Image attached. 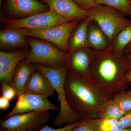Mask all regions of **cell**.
Listing matches in <instances>:
<instances>
[{
  "label": "cell",
  "mask_w": 131,
  "mask_h": 131,
  "mask_svg": "<svg viewBox=\"0 0 131 131\" xmlns=\"http://www.w3.org/2000/svg\"><path fill=\"white\" fill-rule=\"evenodd\" d=\"M64 88L69 106L82 119L98 118L103 106L113 98L93 82L78 77L68 70Z\"/></svg>",
  "instance_id": "1"
},
{
  "label": "cell",
  "mask_w": 131,
  "mask_h": 131,
  "mask_svg": "<svg viewBox=\"0 0 131 131\" xmlns=\"http://www.w3.org/2000/svg\"><path fill=\"white\" fill-rule=\"evenodd\" d=\"M130 69L123 57H118L111 48L94 54L90 80L114 98L130 86L127 78Z\"/></svg>",
  "instance_id": "2"
},
{
  "label": "cell",
  "mask_w": 131,
  "mask_h": 131,
  "mask_svg": "<svg viewBox=\"0 0 131 131\" xmlns=\"http://www.w3.org/2000/svg\"><path fill=\"white\" fill-rule=\"evenodd\" d=\"M35 69L39 71L47 78L57 92L60 102V110L52 125L61 127L65 124H74L82 119L69 106L64 90V82L68 71V66L58 69L47 68L39 63H34Z\"/></svg>",
  "instance_id": "3"
},
{
  "label": "cell",
  "mask_w": 131,
  "mask_h": 131,
  "mask_svg": "<svg viewBox=\"0 0 131 131\" xmlns=\"http://www.w3.org/2000/svg\"><path fill=\"white\" fill-rule=\"evenodd\" d=\"M26 40L30 47V51L23 61L40 64L51 69L68 66L70 59L69 53L64 52L47 41L33 38H27Z\"/></svg>",
  "instance_id": "4"
},
{
  "label": "cell",
  "mask_w": 131,
  "mask_h": 131,
  "mask_svg": "<svg viewBox=\"0 0 131 131\" xmlns=\"http://www.w3.org/2000/svg\"><path fill=\"white\" fill-rule=\"evenodd\" d=\"M88 18L98 24L112 45L117 34L131 24V20L114 8L101 5H94L87 9Z\"/></svg>",
  "instance_id": "5"
},
{
  "label": "cell",
  "mask_w": 131,
  "mask_h": 131,
  "mask_svg": "<svg viewBox=\"0 0 131 131\" xmlns=\"http://www.w3.org/2000/svg\"><path fill=\"white\" fill-rule=\"evenodd\" d=\"M5 26L8 28L20 30H43L60 25L69 21L49 9L20 19H4Z\"/></svg>",
  "instance_id": "6"
},
{
  "label": "cell",
  "mask_w": 131,
  "mask_h": 131,
  "mask_svg": "<svg viewBox=\"0 0 131 131\" xmlns=\"http://www.w3.org/2000/svg\"><path fill=\"white\" fill-rule=\"evenodd\" d=\"M49 110L14 115L1 121V131H38L49 121Z\"/></svg>",
  "instance_id": "7"
},
{
  "label": "cell",
  "mask_w": 131,
  "mask_h": 131,
  "mask_svg": "<svg viewBox=\"0 0 131 131\" xmlns=\"http://www.w3.org/2000/svg\"><path fill=\"white\" fill-rule=\"evenodd\" d=\"M80 20L68 21L43 30H18L25 36L38 38L54 44L62 51L69 53V43L71 33Z\"/></svg>",
  "instance_id": "8"
},
{
  "label": "cell",
  "mask_w": 131,
  "mask_h": 131,
  "mask_svg": "<svg viewBox=\"0 0 131 131\" xmlns=\"http://www.w3.org/2000/svg\"><path fill=\"white\" fill-rule=\"evenodd\" d=\"M59 108L49 100L46 96L37 94L24 93L18 96L15 105L2 120H5L12 115L33 111L55 110Z\"/></svg>",
  "instance_id": "9"
},
{
  "label": "cell",
  "mask_w": 131,
  "mask_h": 131,
  "mask_svg": "<svg viewBox=\"0 0 131 131\" xmlns=\"http://www.w3.org/2000/svg\"><path fill=\"white\" fill-rule=\"evenodd\" d=\"M70 54L68 71L82 79L90 80L94 54L88 48L78 50Z\"/></svg>",
  "instance_id": "10"
},
{
  "label": "cell",
  "mask_w": 131,
  "mask_h": 131,
  "mask_svg": "<svg viewBox=\"0 0 131 131\" xmlns=\"http://www.w3.org/2000/svg\"><path fill=\"white\" fill-rule=\"evenodd\" d=\"M30 51L24 49L14 52H0V80L2 83L12 85L16 66L26 58Z\"/></svg>",
  "instance_id": "11"
},
{
  "label": "cell",
  "mask_w": 131,
  "mask_h": 131,
  "mask_svg": "<svg viewBox=\"0 0 131 131\" xmlns=\"http://www.w3.org/2000/svg\"><path fill=\"white\" fill-rule=\"evenodd\" d=\"M50 10L69 20H83L88 17L86 10L78 6L73 0H42Z\"/></svg>",
  "instance_id": "12"
},
{
  "label": "cell",
  "mask_w": 131,
  "mask_h": 131,
  "mask_svg": "<svg viewBox=\"0 0 131 131\" xmlns=\"http://www.w3.org/2000/svg\"><path fill=\"white\" fill-rule=\"evenodd\" d=\"M6 6L9 14L16 19L26 18L50 9L46 4L37 0H7Z\"/></svg>",
  "instance_id": "13"
},
{
  "label": "cell",
  "mask_w": 131,
  "mask_h": 131,
  "mask_svg": "<svg viewBox=\"0 0 131 131\" xmlns=\"http://www.w3.org/2000/svg\"><path fill=\"white\" fill-rule=\"evenodd\" d=\"M110 40L96 22L90 21L87 35V48L94 54L112 48Z\"/></svg>",
  "instance_id": "14"
},
{
  "label": "cell",
  "mask_w": 131,
  "mask_h": 131,
  "mask_svg": "<svg viewBox=\"0 0 131 131\" xmlns=\"http://www.w3.org/2000/svg\"><path fill=\"white\" fill-rule=\"evenodd\" d=\"M55 91L47 78L36 69L29 77L25 89V93L41 95L47 98L54 96Z\"/></svg>",
  "instance_id": "15"
},
{
  "label": "cell",
  "mask_w": 131,
  "mask_h": 131,
  "mask_svg": "<svg viewBox=\"0 0 131 131\" xmlns=\"http://www.w3.org/2000/svg\"><path fill=\"white\" fill-rule=\"evenodd\" d=\"M35 70L34 64L22 61L16 66L13 75L12 85L17 96L25 93V87L32 73Z\"/></svg>",
  "instance_id": "16"
},
{
  "label": "cell",
  "mask_w": 131,
  "mask_h": 131,
  "mask_svg": "<svg viewBox=\"0 0 131 131\" xmlns=\"http://www.w3.org/2000/svg\"><path fill=\"white\" fill-rule=\"evenodd\" d=\"M90 21L88 17L75 27L69 40V54L78 50L87 48V35Z\"/></svg>",
  "instance_id": "17"
},
{
  "label": "cell",
  "mask_w": 131,
  "mask_h": 131,
  "mask_svg": "<svg viewBox=\"0 0 131 131\" xmlns=\"http://www.w3.org/2000/svg\"><path fill=\"white\" fill-rule=\"evenodd\" d=\"M28 44L25 36L16 29L7 28L0 32L1 49H17L26 47Z\"/></svg>",
  "instance_id": "18"
},
{
  "label": "cell",
  "mask_w": 131,
  "mask_h": 131,
  "mask_svg": "<svg viewBox=\"0 0 131 131\" xmlns=\"http://www.w3.org/2000/svg\"><path fill=\"white\" fill-rule=\"evenodd\" d=\"M131 43V24L119 32L112 43V51L118 57H122L125 49Z\"/></svg>",
  "instance_id": "19"
},
{
  "label": "cell",
  "mask_w": 131,
  "mask_h": 131,
  "mask_svg": "<svg viewBox=\"0 0 131 131\" xmlns=\"http://www.w3.org/2000/svg\"><path fill=\"white\" fill-rule=\"evenodd\" d=\"M127 112L121 109L113 99L103 106L99 114V118H110L119 120Z\"/></svg>",
  "instance_id": "20"
},
{
  "label": "cell",
  "mask_w": 131,
  "mask_h": 131,
  "mask_svg": "<svg viewBox=\"0 0 131 131\" xmlns=\"http://www.w3.org/2000/svg\"><path fill=\"white\" fill-rule=\"evenodd\" d=\"M96 5L109 6L119 11L124 16H130V3L127 0H96Z\"/></svg>",
  "instance_id": "21"
},
{
  "label": "cell",
  "mask_w": 131,
  "mask_h": 131,
  "mask_svg": "<svg viewBox=\"0 0 131 131\" xmlns=\"http://www.w3.org/2000/svg\"><path fill=\"white\" fill-rule=\"evenodd\" d=\"M119 107L125 112L131 111V91H125L118 94L113 98Z\"/></svg>",
  "instance_id": "22"
},
{
  "label": "cell",
  "mask_w": 131,
  "mask_h": 131,
  "mask_svg": "<svg viewBox=\"0 0 131 131\" xmlns=\"http://www.w3.org/2000/svg\"><path fill=\"white\" fill-rule=\"evenodd\" d=\"M99 121V118L83 119L72 131H100Z\"/></svg>",
  "instance_id": "23"
},
{
  "label": "cell",
  "mask_w": 131,
  "mask_h": 131,
  "mask_svg": "<svg viewBox=\"0 0 131 131\" xmlns=\"http://www.w3.org/2000/svg\"><path fill=\"white\" fill-rule=\"evenodd\" d=\"M119 127L118 120L110 118H99L100 131H113Z\"/></svg>",
  "instance_id": "24"
},
{
  "label": "cell",
  "mask_w": 131,
  "mask_h": 131,
  "mask_svg": "<svg viewBox=\"0 0 131 131\" xmlns=\"http://www.w3.org/2000/svg\"><path fill=\"white\" fill-rule=\"evenodd\" d=\"M2 96L11 101L17 96L14 89L10 85L6 83H2Z\"/></svg>",
  "instance_id": "25"
},
{
  "label": "cell",
  "mask_w": 131,
  "mask_h": 131,
  "mask_svg": "<svg viewBox=\"0 0 131 131\" xmlns=\"http://www.w3.org/2000/svg\"><path fill=\"white\" fill-rule=\"evenodd\" d=\"M80 121H78L74 124H68L63 127L59 129H53L49 127L48 125H45L42 129L38 131H72L79 125Z\"/></svg>",
  "instance_id": "26"
},
{
  "label": "cell",
  "mask_w": 131,
  "mask_h": 131,
  "mask_svg": "<svg viewBox=\"0 0 131 131\" xmlns=\"http://www.w3.org/2000/svg\"><path fill=\"white\" fill-rule=\"evenodd\" d=\"M79 7L86 10L96 5V0H73Z\"/></svg>",
  "instance_id": "27"
},
{
  "label": "cell",
  "mask_w": 131,
  "mask_h": 131,
  "mask_svg": "<svg viewBox=\"0 0 131 131\" xmlns=\"http://www.w3.org/2000/svg\"><path fill=\"white\" fill-rule=\"evenodd\" d=\"M119 127L123 128L131 127V111L127 113L119 120Z\"/></svg>",
  "instance_id": "28"
},
{
  "label": "cell",
  "mask_w": 131,
  "mask_h": 131,
  "mask_svg": "<svg viewBox=\"0 0 131 131\" xmlns=\"http://www.w3.org/2000/svg\"><path fill=\"white\" fill-rule=\"evenodd\" d=\"M10 101L3 96L0 98V109L1 110H5L8 107L9 105Z\"/></svg>",
  "instance_id": "29"
},
{
  "label": "cell",
  "mask_w": 131,
  "mask_h": 131,
  "mask_svg": "<svg viewBox=\"0 0 131 131\" xmlns=\"http://www.w3.org/2000/svg\"><path fill=\"white\" fill-rule=\"evenodd\" d=\"M125 60L128 64L130 68H131V52L127 54H124L123 56Z\"/></svg>",
  "instance_id": "30"
},
{
  "label": "cell",
  "mask_w": 131,
  "mask_h": 131,
  "mask_svg": "<svg viewBox=\"0 0 131 131\" xmlns=\"http://www.w3.org/2000/svg\"><path fill=\"white\" fill-rule=\"evenodd\" d=\"M131 52V43L125 49L124 52V54H126Z\"/></svg>",
  "instance_id": "31"
},
{
  "label": "cell",
  "mask_w": 131,
  "mask_h": 131,
  "mask_svg": "<svg viewBox=\"0 0 131 131\" xmlns=\"http://www.w3.org/2000/svg\"><path fill=\"white\" fill-rule=\"evenodd\" d=\"M113 131H131V127L129 128H123L119 127Z\"/></svg>",
  "instance_id": "32"
},
{
  "label": "cell",
  "mask_w": 131,
  "mask_h": 131,
  "mask_svg": "<svg viewBox=\"0 0 131 131\" xmlns=\"http://www.w3.org/2000/svg\"><path fill=\"white\" fill-rule=\"evenodd\" d=\"M127 78L129 81L131 83V68L129 70L127 74Z\"/></svg>",
  "instance_id": "33"
},
{
  "label": "cell",
  "mask_w": 131,
  "mask_h": 131,
  "mask_svg": "<svg viewBox=\"0 0 131 131\" xmlns=\"http://www.w3.org/2000/svg\"><path fill=\"white\" fill-rule=\"evenodd\" d=\"M130 16H131V2H130Z\"/></svg>",
  "instance_id": "34"
},
{
  "label": "cell",
  "mask_w": 131,
  "mask_h": 131,
  "mask_svg": "<svg viewBox=\"0 0 131 131\" xmlns=\"http://www.w3.org/2000/svg\"><path fill=\"white\" fill-rule=\"evenodd\" d=\"M2 0H0V4H1V3L2 2Z\"/></svg>",
  "instance_id": "35"
},
{
  "label": "cell",
  "mask_w": 131,
  "mask_h": 131,
  "mask_svg": "<svg viewBox=\"0 0 131 131\" xmlns=\"http://www.w3.org/2000/svg\"><path fill=\"white\" fill-rule=\"evenodd\" d=\"M127 1H128V2H129V3H130V2H131V0H127Z\"/></svg>",
  "instance_id": "36"
},
{
  "label": "cell",
  "mask_w": 131,
  "mask_h": 131,
  "mask_svg": "<svg viewBox=\"0 0 131 131\" xmlns=\"http://www.w3.org/2000/svg\"><path fill=\"white\" fill-rule=\"evenodd\" d=\"M130 86H131V89H130V91H131V85H130Z\"/></svg>",
  "instance_id": "37"
}]
</instances>
